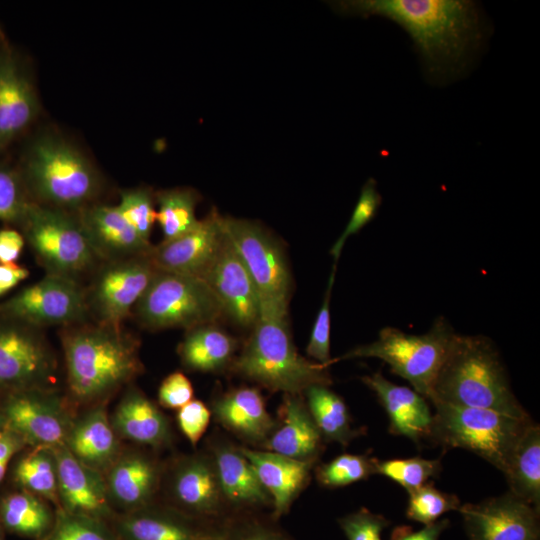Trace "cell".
Segmentation results:
<instances>
[{
	"label": "cell",
	"instance_id": "6da1fadb",
	"mask_svg": "<svg viewBox=\"0 0 540 540\" xmlns=\"http://www.w3.org/2000/svg\"><path fill=\"white\" fill-rule=\"evenodd\" d=\"M342 14L381 16L412 38L432 78L462 71L484 37L481 13L470 0H350L333 3Z\"/></svg>",
	"mask_w": 540,
	"mask_h": 540
},
{
	"label": "cell",
	"instance_id": "7a4b0ae2",
	"mask_svg": "<svg viewBox=\"0 0 540 540\" xmlns=\"http://www.w3.org/2000/svg\"><path fill=\"white\" fill-rule=\"evenodd\" d=\"M61 341L76 403L98 404L142 372L139 342L122 326L84 322L65 327Z\"/></svg>",
	"mask_w": 540,
	"mask_h": 540
},
{
	"label": "cell",
	"instance_id": "3957f363",
	"mask_svg": "<svg viewBox=\"0 0 540 540\" xmlns=\"http://www.w3.org/2000/svg\"><path fill=\"white\" fill-rule=\"evenodd\" d=\"M430 402L530 418L514 395L501 358L483 335H455L436 376Z\"/></svg>",
	"mask_w": 540,
	"mask_h": 540
},
{
	"label": "cell",
	"instance_id": "277c9868",
	"mask_svg": "<svg viewBox=\"0 0 540 540\" xmlns=\"http://www.w3.org/2000/svg\"><path fill=\"white\" fill-rule=\"evenodd\" d=\"M233 370L271 391L301 394L312 385H330L329 367L299 354L286 319L259 318Z\"/></svg>",
	"mask_w": 540,
	"mask_h": 540
},
{
	"label": "cell",
	"instance_id": "5b68a950",
	"mask_svg": "<svg viewBox=\"0 0 540 540\" xmlns=\"http://www.w3.org/2000/svg\"><path fill=\"white\" fill-rule=\"evenodd\" d=\"M20 174L33 202L68 212L89 206L100 188L91 163L73 146L52 136L33 142Z\"/></svg>",
	"mask_w": 540,
	"mask_h": 540
},
{
	"label": "cell",
	"instance_id": "8992f818",
	"mask_svg": "<svg viewBox=\"0 0 540 540\" xmlns=\"http://www.w3.org/2000/svg\"><path fill=\"white\" fill-rule=\"evenodd\" d=\"M433 414L430 438L445 448H462L483 458L504 472L519 438L532 423L491 409L431 402Z\"/></svg>",
	"mask_w": 540,
	"mask_h": 540
},
{
	"label": "cell",
	"instance_id": "52a82bcc",
	"mask_svg": "<svg viewBox=\"0 0 540 540\" xmlns=\"http://www.w3.org/2000/svg\"><path fill=\"white\" fill-rule=\"evenodd\" d=\"M456 335L443 316L437 317L424 334H407L394 327H384L378 338L359 345L337 359L378 358L392 373L407 380L416 392L430 399L438 371Z\"/></svg>",
	"mask_w": 540,
	"mask_h": 540
},
{
	"label": "cell",
	"instance_id": "ba28073f",
	"mask_svg": "<svg viewBox=\"0 0 540 540\" xmlns=\"http://www.w3.org/2000/svg\"><path fill=\"white\" fill-rule=\"evenodd\" d=\"M147 329L185 328L214 323L224 313L221 302L200 277L157 270L133 309Z\"/></svg>",
	"mask_w": 540,
	"mask_h": 540
},
{
	"label": "cell",
	"instance_id": "9c48e42d",
	"mask_svg": "<svg viewBox=\"0 0 540 540\" xmlns=\"http://www.w3.org/2000/svg\"><path fill=\"white\" fill-rule=\"evenodd\" d=\"M20 226L46 274L79 282L99 261L71 212L32 202Z\"/></svg>",
	"mask_w": 540,
	"mask_h": 540
},
{
	"label": "cell",
	"instance_id": "30bf717a",
	"mask_svg": "<svg viewBox=\"0 0 540 540\" xmlns=\"http://www.w3.org/2000/svg\"><path fill=\"white\" fill-rule=\"evenodd\" d=\"M220 225L255 284L260 318L287 319L291 277L278 241L249 220L220 216Z\"/></svg>",
	"mask_w": 540,
	"mask_h": 540
},
{
	"label": "cell",
	"instance_id": "8fae6325",
	"mask_svg": "<svg viewBox=\"0 0 540 540\" xmlns=\"http://www.w3.org/2000/svg\"><path fill=\"white\" fill-rule=\"evenodd\" d=\"M0 313L37 329L81 324L90 316L86 290L80 282L52 274L0 304Z\"/></svg>",
	"mask_w": 540,
	"mask_h": 540
},
{
	"label": "cell",
	"instance_id": "7c38bea8",
	"mask_svg": "<svg viewBox=\"0 0 540 540\" xmlns=\"http://www.w3.org/2000/svg\"><path fill=\"white\" fill-rule=\"evenodd\" d=\"M148 255L103 262L86 290L95 322L122 326L157 272Z\"/></svg>",
	"mask_w": 540,
	"mask_h": 540
},
{
	"label": "cell",
	"instance_id": "4fadbf2b",
	"mask_svg": "<svg viewBox=\"0 0 540 540\" xmlns=\"http://www.w3.org/2000/svg\"><path fill=\"white\" fill-rule=\"evenodd\" d=\"M5 427L26 445H63L75 420L65 399L50 388L10 392L3 407Z\"/></svg>",
	"mask_w": 540,
	"mask_h": 540
},
{
	"label": "cell",
	"instance_id": "5bb4252c",
	"mask_svg": "<svg viewBox=\"0 0 540 540\" xmlns=\"http://www.w3.org/2000/svg\"><path fill=\"white\" fill-rule=\"evenodd\" d=\"M55 357L37 328L4 318L0 322V390L46 387Z\"/></svg>",
	"mask_w": 540,
	"mask_h": 540
},
{
	"label": "cell",
	"instance_id": "9a60e30c",
	"mask_svg": "<svg viewBox=\"0 0 540 540\" xmlns=\"http://www.w3.org/2000/svg\"><path fill=\"white\" fill-rule=\"evenodd\" d=\"M469 540H539V514L533 506L509 491L479 503L461 504Z\"/></svg>",
	"mask_w": 540,
	"mask_h": 540
},
{
	"label": "cell",
	"instance_id": "2e32d148",
	"mask_svg": "<svg viewBox=\"0 0 540 540\" xmlns=\"http://www.w3.org/2000/svg\"><path fill=\"white\" fill-rule=\"evenodd\" d=\"M199 277L216 294L224 313L244 328L255 326L260 318L258 293L248 270L224 233L214 257Z\"/></svg>",
	"mask_w": 540,
	"mask_h": 540
},
{
	"label": "cell",
	"instance_id": "e0dca14e",
	"mask_svg": "<svg viewBox=\"0 0 540 540\" xmlns=\"http://www.w3.org/2000/svg\"><path fill=\"white\" fill-rule=\"evenodd\" d=\"M172 507L214 525L224 518L226 505L212 457L192 455L174 467L169 482Z\"/></svg>",
	"mask_w": 540,
	"mask_h": 540
},
{
	"label": "cell",
	"instance_id": "ac0fdd59",
	"mask_svg": "<svg viewBox=\"0 0 540 540\" xmlns=\"http://www.w3.org/2000/svg\"><path fill=\"white\" fill-rule=\"evenodd\" d=\"M52 449L58 471L57 507L111 522L117 513L111 505L104 475L78 461L64 444Z\"/></svg>",
	"mask_w": 540,
	"mask_h": 540
},
{
	"label": "cell",
	"instance_id": "d6986e66",
	"mask_svg": "<svg viewBox=\"0 0 540 540\" xmlns=\"http://www.w3.org/2000/svg\"><path fill=\"white\" fill-rule=\"evenodd\" d=\"M110 524L118 540H199L223 528L153 503L117 514Z\"/></svg>",
	"mask_w": 540,
	"mask_h": 540
},
{
	"label": "cell",
	"instance_id": "ffe728a7",
	"mask_svg": "<svg viewBox=\"0 0 540 540\" xmlns=\"http://www.w3.org/2000/svg\"><path fill=\"white\" fill-rule=\"evenodd\" d=\"M220 216L211 211L184 235L152 246L148 257L158 270L199 277L221 243Z\"/></svg>",
	"mask_w": 540,
	"mask_h": 540
},
{
	"label": "cell",
	"instance_id": "44dd1931",
	"mask_svg": "<svg viewBox=\"0 0 540 540\" xmlns=\"http://www.w3.org/2000/svg\"><path fill=\"white\" fill-rule=\"evenodd\" d=\"M77 217L99 261L148 255L153 246L138 235L117 206L89 205Z\"/></svg>",
	"mask_w": 540,
	"mask_h": 540
},
{
	"label": "cell",
	"instance_id": "7402d4cb",
	"mask_svg": "<svg viewBox=\"0 0 540 540\" xmlns=\"http://www.w3.org/2000/svg\"><path fill=\"white\" fill-rule=\"evenodd\" d=\"M104 477L111 505L115 512L118 509L121 511L118 514H122L153 503L162 479V468L143 452L122 451Z\"/></svg>",
	"mask_w": 540,
	"mask_h": 540
},
{
	"label": "cell",
	"instance_id": "603a6c76",
	"mask_svg": "<svg viewBox=\"0 0 540 540\" xmlns=\"http://www.w3.org/2000/svg\"><path fill=\"white\" fill-rule=\"evenodd\" d=\"M252 464L259 481L272 500V519L286 515L307 486L316 461L293 459L278 453L239 447Z\"/></svg>",
	"mask_w": 540,
	"mask_h": 540
},
{
	"label": "cell",
	"instance_id": "cb8c5ba5",
	"mask_svg": "<svg viewBox=\"0 0 540 540\" xmlns=\"http://www.w3.org/2000/svg\"><path fill=\"white\" fill-rule=\"evenodd\" d=\"M377 396L389 418V432L415 443L429 439L433 414L426 398L413 389L390 382L380 372L361 377Z\"/></svg>",
	"mask_w": 540,
	"mask_h": 540
},
{
	"label": "cell",
	"instance_id": "d4e9b609",
	"mask_svg": "<svg viewBox=\"0 0 540 540\" xmlns=\"http://www.w3.org/2000/svg\"><path fill=\"white\" fill-rule=\"evenodd\" d=\"M38 102L19 61L6 47L0 48V151L33 121Z\"/></svg>",
	"mask_w": 540,
	"mask_h": 540
},
{
	"label": "cell",
	"instance_id": "484cf974",
	"mask_svg": "<svg viewBox=\"0 0 540 540\" xmlns=\"http://www.w3.org/2000/svg\"><path fill=\"white\" fill-rule=\"evenodd\" d=\"M64 445L78 461L103 475L123 451L101 403L74 420Z\"/></svg>",
	"mask_w": 540,
	"mask_h": 540
},
{
	"label": "cell",
	"instance_id": "4316f807",
	"mask_svg": "<svg viewBox=\"0 0 540 540\" xmlns=\"http://www.w3.org/2000/svg\"><path fill=\"white\" fill-rule=\"evenodd\" d=\"M282 422L261 445L264 450L293 459L317 461L323 437L300 394H285L280 408Z\"/></svg>",
	"mask_w": 540,
	"mask_h": 540
},
{
	"label": "cell",
	"instance_id": "83f0119b",
	"mask_svg": "<svg viewBox=\"0 0 540 540\" xmlns=\"http://www.w3.org/2000/svg\"><path fill=\"white\" fill-rule=\"evenodd\" d=\"M217 422L239 438L262 445L277 427L260 391L254 387L231 390L212 404Z\"/></svg>",
	"mask_w": 540,
	"mask_h": 540
},
{
	"label": "cell",
	"instance_id": "f1b7e54d",
	"mask_svg": "<svg viewBox=\"0 0 540 540\" xmlns=\"http://www.w3.org/2000/svg\"><path fill=\"white\" fill-rule=\"evenodd\" d=\"M226 507L247 510L272 506V500L239 447L218 445L212 456Z\"/></svg>",
	"mask_w": 540,
	"mask_h": 540
},
{
	"label": "cell",
	"instance_id": "f546056e",
	"mask_svg": "<svg viewBox=\"0 0 540 540\" xmlns=\"http://www.w3.org/2000/svg\"><path fill=\"white\" fill-rule=\"evenodd\" d=\"M118 437L154 448L171 440L168 419L141 391L130 388L110 418Z\"/></svg>",
	"mask_w": 540,
	"mask_h": 540
},
{
	"label": "cell",
	"instance_id": "4dcf8cb0",
	"mask_svg": "<svg viewBox=\"0 0 540 540\" xmlns=\"http://www.w3.org/2000/svg\"><path fill=\"white\" fill-rule=\"evenodd\" d=\"M509 492L540 512V428L529 424L503 472Z\"/></svg>",
	"mask_w": 540,
	"mask_h": 540
},
{
	"label": "cell",
	"instance_id": "1f68e13d",
	"mask_svg": "<svg viewBox=\"0 0 540 540\" xmlns=\"http://www.w3.org/2000/svg\"><path fill=\"white\" fill-rule=\"evenodd\" d=\"M236 341L212 324L189 329L178 352L183 365L194 371H217L228 365L234 355Z\"/></svg>",
	"mask_w": 540,
	"mask_h": 540
},
{
	"label": "cell",
	"instance_id": "d6a6232c",
	"mask_svg": "<svg viewBox=\"0 0 540 540\" xmlns=\"http://www.w3.org/2000/svg\"><path fill=\"white\" fill-rule=\"evenodd\" d=\"M55 519L45 499L28 491L11 493L0 501V523L10 533L38 540L51 529Z\"/></svg>",
	"mask_w": 540,
	"mask_h": 540
},
{
	"label": "cell",
	"instance_id": "836d02e7",
	"mask_svg": "<svg viewBox=\"0 0 540 540\" xmlns=\"http://www.w3.org/2000/svg\"><path fill=\"white\" fill-rule=\"evenodd\" d=\"M304 393L308 410L325 441L345 447L363 433L361 429L352 428L344 400L328 386L312 385Z\"/></svg>",
	"mask_w": 540,
	"mask_h": 540
},
{
	"label": "cell",
	"instance_id": "e575fe53",
	"mask_svg": "<svg viewBox=\"0 0 540 540\" xmlns=\"http://www.w3.org/2000/svg\"><path fill=\"white\" fill-rule=\"evenodd\" d=\"M14 479L23 490L58 506V471L52 448L33 447L16 464Z\"/></svg>",
	"mask_w": 540,
	"mask_h": 540
},
{
	"label": "cell",
	"instance_id": "d590c367",
	"mask_svg": "<svg viewBox=\"0 0 540 540\" xmlns=\"http://www.w3.org/2000/svg\"><path fill=\"white\" fill-rule=\"evenodd\" d=\"M199 196L189 188L161 190L155 194L158 204L156 221L162 233L163 241H169L184 235L197 226L195 208Z\"/></svg>",
	"mask_w": 540,
	"mask_h": 540
},
{
	"label": "cell",
	"instance_id": "8d00e7d4",
	"mask_svg": "<svg viewBox=\"0 0 540 540\" xmlns=\"http://www.w3.org/2000/svg\"><path fill=\"white\" fill-rule=\"evenodd\" d=\"M38 540H118L110 522L55 509L51 529Z\"/></svg>",
	"mask_w": 540,
	"mask_h": 540
},
{
	"label": "cell",
	"instance_id": "74e56055",
	"mask_svg": "<svg viewBox=\"0 0 540 540\" xmlns=\"http://www.w3.org/2000/svg\"><path fill=\"white\" fill-rule=\"evenodd\" d=\"M375 458L366 454H341L315 470L316 479L326 488H339L366 480L375 474Z\"/></svg>",
	"mask_w": 540,
	"mask_h": 540
},
{
	"label": "cell",
	"instance_id": "f35d334b",
	"mask_svg": "<svg viewBox=\"0 0 540 540\" xmlns=\"http://www.w3.org/2000/svg\"><path fill=\"white\" fill-rule=\"evenodd\" d=\"M407 493L409 498L406 516L423 525L436 522L449 511H458L461 506L455 494L440 491L432 483H426Z\"/></svg>",
	"mask_w": 540,
	"mask_h": 540
},
{
	"label": "cell",
	"instance_id": "ab89813d",
	"mask_svg": "<svg viewBox=\"0 0 540 540\" xmlns=\"http://www.w3.org/2000/svg\"><path fill=\"white\" fill-rule=\"evenodd\" d=\"M441 472L439 459L413 457L375 462V474H380L395 481L406 491L416 489Z\"/></svg>",
	"mask_w": 540,
	"mask_h": 540
},
{
	"label": "cell",
	"instance_id": "60d3db41",
	"mask_svg": "<svg viewBox=\"0 0 540 540\" xmlns=\"http://www.w3.org/2000/svg\"><path fill=\"white\" fill-rule=\"evenodd\" d=\"M155 195L148 188H132L121 191L119 211L138 235L150 242V235L156 221Z\"/></svg>",
	"mask_w": 540,
	"mask_h": 540
},
{
	"label": "cell",
	"instance_id": "b9f144b4",
	"mask_svg": "<svg viewBox=\"0 0 540 540\" xmlns=\"http://www.w3.org/2000/svg\"><path fill=\"white\" fill-rule=\"evenodd\" d=\"M32 202L21 174L0 163V220L20 225Z\"/></svg>",
	"mask_w": 540,
	"mask_h": 540
},
{
	"label": "cell",
	"instance_id": "7bdbcfd3",
	"mask_svg": "<svg viewBox=\"0 0 540 540\" xmlns=\"http://www.w3.org/2000/svg\"><path fill=\"white\" fill-rule=\"evenodd\" d=\"M381 203L382 196L377 189V182L375 179L369 178L362 186L358 201L343 233L330 250L335 263L340 257L346 240L351 235L359 232L376 216Z\"/></svg>",
	"mask_w": 540,
	"mask_h": 540
},
{
	"label": "cell",
	"instance_id": "ee69618b",
	"mask_svg": "<svg viewBox=\"0 0 540 540\" xmlns=\"http://www.w3.org/2000/svg\"><path fill=\"white\" fill-rule=\"evenodd\" d=\"M336 266L330 274L323 303L316 316L306 353L313 361L330 367L334 362L330 355V299L335 280Z\"/></svg>",
	"mask_w": 540,
	"mask_h": 540
},
{
	"label": "cell",
	"instance_id": "f6af8a7d",
	"mask_svg": "<svg viewBox=\"0 0 540 540\" xmlns=\"http://www.w3.org/2000/svg\"><path fill=\"white\" fill-rule=\"evenodd\" d=\"M223 533L226 540H294L272 523L250 515L229 517Z\"/></svg>",
	"mask_w": 540,
	"mask_h": 540
},
{
	"label": "cell",
	"instance_id": "bcb514c9",
	"mask_svg": "<svg viewBox=\"0 0 540 540\" xmlns=\"http://www.w3.org/2000/svg\"><path fill=\"white\" fill-rule=\"evenodd\" d=\"M338 524L348 540H382V531L390 525V521L361 508L339 518Z\"/></svg>",
	"mask_w": 540,
	"mask_h": 540
},
{
	"label": "cell",
	"instance_id": "7dc6e473",
	"mask_svg": "<svg viewBox=\"0 0 540 540\" xmlns=\"http://www.w3.org/2000/svg\"><path fill=\"white\" fill-rule=\"evenodd\" d=\"M210 418V409L200 400H191L177 412L178 426L194 447L206 432Z\"/></svg>",
	"mask_w": 540,
	"mask_h": 540
},
{
	"label": "cell",
	"instance_id": "c3c4849f",
	"mask_svg": "<svg viewBox=\"0 0 540 540\" xmlns=\"http://www.w3.org/2000/svg\"><path fill=\"white\" fill-rule=\"evenodd\" d=\"M193 387L182 372L169 374L158 389L159 404L168 409H180L193 400Z\"/></svg>",
	"mask_w": 540,
	"mask_h": 540
},
{
	"label": "cell",
	"instance_id": "681fc988",
	"mask_svg": "<svg viewBox=\"0 0 540 540\" xmlns=\"http://www.w3.org/2000/svg\"><path fill=\"white\" fill-rule=\"evenodd\" d=\"M450 522L447 518L436 522L418 531H413L410 526L401 525L393 529L390 540H439L441 534L448 528Z\"/></svg>",
	"mask_w": 540,
	"mask_h": 540
},
{
	"label": "cell",
	"instance_id": "f907efd6",
	"mask_svg": "<svg viewBox=\"0 0 540 540\" xmlns=\"http://www.w3.org/2000/svg\"><path fill=\"white\" fill-rule=\"evenodd\" d=\"M24 245L25 238L19 231L11 228L0 229V264L15 263Z\"/></svg>",
	"mask_w": 540,
	"mask_h": 540
},
{
	"label": "cell",
	"instance_id": "816d5d0a",
	"mask_svg": "<svg viewBox=\"0 0 540 540\" xmlns=\"http://www.w3.org/2000/svg\"><path fill=\"white\" fill-rule=\"evenodd\" d=\"M26 443L14 432L4 427L0 430V482L4 478L10 459Z\"/></svg>",
	"mask_w": 540,
	"mask_h": 540
},
{
	"label": "cell",
	"instance_id": "f5cc1de1",
	"mask_svg": "<svg viewBox=\"0 0 540 540\" xmlns=\"http://www.w3.org/2000/svg\"><path fill=\"white\" fill-rule=\"evenodd\" d=\"M29 274V270L19 264H0V296L25 280Z\"/></svg>",
	"mask_w": 540,
	"mask_h": 540
},
{
	"label": "cell",
	"instance_id": "db71d44e",
	"mask_svg": "<svg viewBox=\"0 0 540 540\" xmlns=\"http://www.w3.org/2000/svg\"><path fill=\"white\" fill-rule=\"evenodd\" d=\"M199 540H226V538L224 536L223 528H222L221 531L213 533V534L208 535L206 537H203V538H201Z\"/></svg>",
	"mask_w": 540,
	"mask_h": 540
},
{
	"label": "cell",
	"instance_id": "11a10c76",
	"mask_svg": "<svg viewBox=\"0 0 540 540\" xmlns=\"http://www.w3.org/2000/svg\"><path fill=\"white\" fill-rule=\"evenodd\" d=\"M5 427L4 418L2 414H0V430Z\"/></svg>",
	"mask_w": 540,
	"mask_h": 540
},
{
	"label": "cell",
	"instance_id": "9f6ffc18",
	"mask_svg": "<svg viewBox=\"0 0 540 540\" xmlns=\"http://www.w3.org/2000/svg\"><path fill=\"white\" fill-rule=\"evenodd\" d=\"M0 540H4L1 523H0Z\"/></svg>",
	"mask_w": 540,
	"mask_h": 540
}]
</instances>
